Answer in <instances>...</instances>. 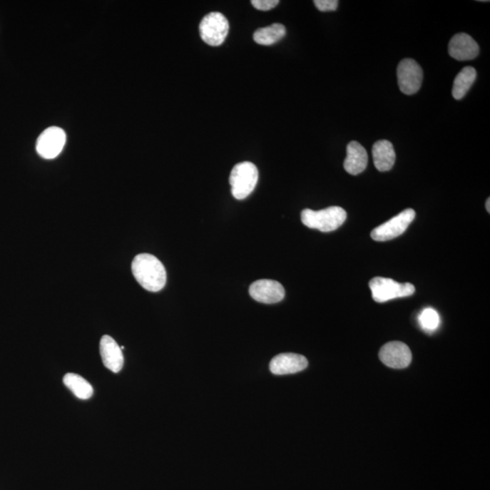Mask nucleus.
Wrapping results in <instances>:
<instances>
[{
	"label": "nucleus",
	"mask_w": 490,
	"mask_h": 490,
	"mask_svg": "<svg viewBox=\"0 0 490 490\" xmlns=\"http://www.w3.org/2000/svg\"><path fill=\"white\" fill-rule=\"evenodd\" d=\"M415 216L414 210L411 208L404 210L395 218L373 230L371 233L372 238L377 242H386L399 238L409 228L415 219Z\"/></svg>",
	"instance_id": "obj_6"
},
{
	"label": "nucleus",
	"mask_w": 490,
	"mask_h": 490,
	"mask_svg": "<svg viewBox=\"0 0 490 490\" xmlns=\"http://www.w3.org/2000/svg\"><path fill=\"white\" fill-rule=\"evenodd\" d=\"M100 354L106 368L118 373L124 366V356L120 346L109 335H104L100 341Z\"/></svg>",
	"instance_id": "obj_13"
},
{
	"label": "nucleus",
	"mask_w": 490,
	"mask_h": 490,
	"mask_svg": "<svg viewBox=\"0 0 490 490\" xmlns=\"http://www.w3.org/2000/svg\"><path fill=\"white\" fill-rule=\"evenodd\" d=\"M449 53L451 58L459 61H466L476 58L479 53L478 43L465 33L456 34L449 44Z\"/></svg>",
	"instance_id": "obj_12"
},
{
	"label": "nucleus",
	"mask_w": 490,
	"mask_h": 490,
	"mask_svg": "<svg viewBox=\"0 0 490 490\" xmlns=\"http://www.w3.org/2000/svg\"><path fill=\"white\" fill-rule=\"evenodd\" d=\"M369 285L373 300L379 303L397 298L409 297L415 292V286L412 283H399L389 278H373L369 281Z\"/></svg>",
	"instance_id": "obj_4"
},
{
	"label": "nucleus",
	"mask_w": 490,
	"mask_h": 490,
	"mask_svg": "<svg viewBox=\"0 0 490 490\" xmlns=\"http://www.w3.org/2000/svg\"><path fill=\"white\" fill-rule=\"evenodd\" d=\"M249 293L256 302L273 305L282 301L285 296V290L277 281L263 279L252 282L250 286Z\"/></svg>",
	"instance_id": "obj_9"
},
{
	"label": "nucleus",
	"mask_w": 490,
	"mask_h": 490,
	"mask_svg": "<svg viewBox=\"0 0 490 490\" xmlns=\"http://www.w3.org/2000/svg\"><path fill=\"white\" fill-rule=\"evenodd\" d=\"M379 356L386 366L392 369L407 368L412 359L411 349L401 342L387 343L379 351Z\"/></svg>",
	"instance_id": "obj_10"
},
{
	"label": "nucleus",
	"mask_w": 490,
	"mask_h": 490,
	"mask_svg": "<svg viewBox=\"0 0 490 490\" xmlns=\"http://www.w3.org/2000/svg\"><path fill=\"white\" fill-rule=\"evenodd\" d=\"M258 179V169L252 163L243 162L235 165L229 179L233 198L238 200L247 198L257 185Z\"/></svg>",
	"instance_id": "obj_3"
},
{
	"label": "nucleus",
	"mask_w": 490,
	"mask_h": 490,
	"mask_svg": "<svg viewBox=\"0 0 490 490\" xmlns=\"http://www.w3.org/2000/svg\"><path fill=\"white\" fill-rule=\"evenodd\" d=\"M490 205V199L489 198L488 200H486V210H488L489 213H490V205Z\"/></svg>",
	"instance_id": "obj_22"
},
{
	"label": "nucleus",
	"mask_w": 490,
	"mask_h": 490,
	"mask_svg": "<svg viewBox=\"0 0 490 490\" xmlns=\"http://www.w3.org/2000/svg\"><path fill=\"white\" fill-rule=\"evenodd\" d=\"M313 3L322 12L335 11L339 5L338 0H315Z\"/></svg>",
	"instance_id": "obj_20"
},
{
	"label": "nucleus",
	"mask_w": 490,
	"mask_h": 490,
	"mask_svg": "<svg viewBox=\"0 0 490 490\" xmlns=\"http://www.w3.org/2000/svg\"><path fill=\"white\" fill-rule=\"evenodd\" d=\"M229 28L228 20L222 13H209L200 23V36L209 46H221L228 35Z\"/></svg>",
	"instance_id": "obj_5"
},
{
	"label": "nucleus",
	"mask_w": 490,
	"mask_h": 490,
	"mask_svg": "<svg viewBox=\"0 0 490 490\" xmlns=\"http://www.w3.org/2000/svg\"><path fill=\"white\" fill-rule=\"evenodd\" d=\"M251 3L256 9L268 11L279 4V0H252Z\"/></svg>",
	"instance_id": "obj_21"
},
{
	"label": "nucleus",
	"mask_w": 490,
	"mask_h": 490,
	"mask_svg": "<svg viewBox=\"0 0 490 490\" xmlns=\"http://www.w3.org/2000/svg\"><path fill=\"white\" fill-rule=\"evenodd\" d=\"M66 388L70 389L76 398L80 399H88L93 396L94 389L90 383L83 377L75 374V373H68L63 378Z\"/></svg>",
	"instance_id": "obj_16"
},
{
	"label": "nucleus",
	"mask_w": 490,
	"mask_h": 490,
	"mask_svg": "<svg viewBox=\"0 0 490 490\" xmlns=\"http://www.w3.org/2000/svg\"><path fill=\"white\" fill-rule=\"evenodd\" d=\"M285 26L276 23V24L256 30L255 34H253V39H255L257 44L271 46L285 38Z\"/></svg>",
	"instance_id": "obj_18"
},
{
	"label": "nucleus",
	"mask_w": 490,
	"mask_h": 490,
	"mask_svg": "<svg viewBox=\"0 0 490 490\" xmlns=\"http://www.w3.org/2000/svg\"><path fill=\"white\" fill-rule=\"evenodd\" d=\"M419 322L426 332L431 333L438 329L439 323H441V318L434 309L426 308L419 315Z\"/></svg>",
	"instance_id": "obj_19"
},
{
	"label": "nucleus",
	"mask_w": 490,
	"mask_h": 490,
	"mask_svg": "<svg viewBox=\"0 0 490 490\" xmlns=\"http://www.w3.org/2000/svg\"><path fill=\"white\" fill-rule=\"evenodd\" d=\"M368 165V154L366 149L356 141L347 146V156L344 160V169L349 175H357L362 173Z\"/></svg>",
	"instance_id": "obj_14"
},
{
	"label": "nucleus",
	"mask_w": 490,
	"mask_h": 490,
	"mask_svg": "<svg viewBox=\"0 0 490 490\" xmlns=\"http://www.w3.org/2000/svg\"><path fill=\"white\" fill-rule=\"evenodd\" d=\"M399 88L403 94H416L422 88L423 71L421 66L411 58L402 60L397 69Z\"/></svg>",
	"instance_id": "obj_7"
},
{
	"label": "nucleus",
	"mask_w": 490,
	"mask_h": 490,
	"mask_svg": "<svg viewBox=\"0 0 490 490\" xmlns=\"http://www.w3.org/2000/svg\"><path fill=\"white\" fill-rule=\"evenodd\" d=\"M132 272L136 281L146 291L158 292L166 285L165 266L149 253L136 255L132 262Z\"/></svg>",
	"instance_id": "obj_1"
},
{
	"label": "nucleus",
	"mask_w": 490,
	"mask_h": 490,
	"mask_svg": "<svg viewBox=\"0 0 490 490\" xmlns=\"http://www.w3.org/2000/svg\"><path fill=\"white\" fill-rule=\"evenodd\" d=\"M476 72L472 66H466L456 75L453 84L452 96L456 100L464 98L469 90L474 84Z\"/></svg>",
	"instance_id": "obj_17"
},
{
	"label": "nucleus",
	"mask_w": 490,
	"mask_h": 490,
	"mask_svg": "<svg viewBox=\"0 0 490 490\" xmlns=\"http://www.w3.org/2000/svg\"><path fill=\"white\" fill-rule=\"evenodd\" d=\"M301 218L303 225L307 228L329 233L341 228L346 221L347 213L339 206H331L320 211L305 209L302 212Z\"/></svg>",
	"instance_id": "obj_2"
},
{
	"label": "nucleus",
	"mask_w": 490,
	"mask_h": 490,
	"mask_svg": "<svg viewBox=\"0 0 490 490\" xmlns=\"http://www.w3.org/2000/svg\"><path fill=\"white\" fill-rule=\"evenodd\" d=\"M308 361L305 356L296 353H281L270 363V371L275 375L293 374L307 368Z\"/></svg>",
	"instance_id": "obj_11"
},
{
	"label": "nucleus",
	"mask_w": 490,
	"mask_h": 490,
	"mask_svg": "<svg viewBox=\"0 0 490 490\" xmlns=\"http://www.w3.org/2000/svg\"><path fill=\"white\" fill-rule=\"evenodd\" d=\"M372 156L375 168L379 172L389 171L394 165L396 160L394 148L388 140H379L373 145Z\"/></svg>",
	"instance_id": "obj_15"
},
{
	"label": "nucleus",
	"mask_w": 490,
	"mask_h": 490,
	"mask_svg": "<svg viewBox=\"0 0 490 490\" xmlns=\"http://www.w3.org/2000/svg\"><path fill=\"white\" fill-rule=\"evenodd\" d=\"M66 133L58 126L46 129L36 141V152L45 159L56 158L66 144Z\"/></svg>",
	"instance_id": "obj_8"
}]
</instances>
